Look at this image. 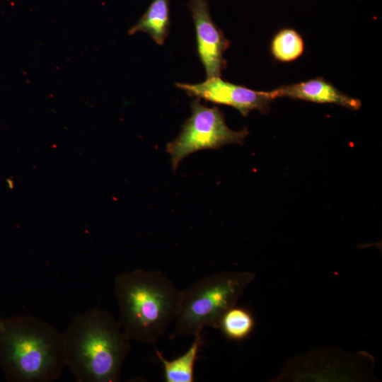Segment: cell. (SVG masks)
<instances>
[{
	"instance_id": "5",
	"label": "cell",
	"mask_w": 382,
	"mask_h": 382,
	"mask_svg": "<svg viewBox=\"0 0 382 382\" xmlns=\"http://www.w3.org/2000/svg\"><path fill=\"white\" fill-rule=\"evenodd\" d=\"M248 134L246 128L231 129L220 109L202 105L196 98L191 103L190 117L183 125L178 137L167 144L166 151L175 170L188 155L203 149H217L231 143L241 144Z\"/></svg>"
},
{
	"instance_id": "9",
	"label": "cell",
	"mask_w": 382,
	"mask_h": 382,
	"mask_svg": "<svg viewBox=\"0 0 382 382\" xmlns=\"http://www.w3.org/2000/svg\"><path fill=\"white\" fill-rule=\"evenodd\" d=\"M170 25V0H153L137 23L129 28L128 34L144 32L156 44L162 45L168 35Z\"/></svg>"
},
{
	"instance_id": "3",
	"label": "cell",
	"mask_w": 382,
	"mask_h": 382,
	"mask_svg": "<svg viewBox=\"0 0 382 382\" xmlns=\"http://www.w3.org/2000/svg\"><path fill=\"white\" fill-rule=\"evenodd\" d=\"M114 290L124 332L130 340L156 346L178 315L181 290L163 272L141 269L119 274Z\"/></svg>"
},
{
	"instance_id": "11",
	"label": "cell",
	"mask_w": 382,
	"mask_h": 382,
	"mask_svg": "<svg viewBox=\"0 0 382 382\" xmlns=\"http://www.w3.org/2000/svg\"><path fill=\"white\" fill-rule=\"evenodd\" d=\"M255 325V320L252 312L245 307L235 305L222 316L218 329L227 340L242 342L249 337Z\"/></svg>"
},
{
	"instance_id": "10",
	"label": "cell",
	"mask_w": 382,
	"mask_h": 382,
	"mask_svg": "<svg viewBox=\"0 0 382 382\" xmlns=\"http://www.w3.org/2000/svg\"><path fill=\"white\" fill-rule=\"evenodd\" d=\"M202 341V334L194 336V340L187 351L182 355L172 360L165 359L158 350L156 351L158 359L163 364L165 381H194L195 364Z\"/></svg>"
},
{
	"instance_id": "1",
	"label": "cell",
	"mask_w": 382,
	"mask_h": 382,
	"mask_svg": "<svg viewBox=\"0 0 382 382\" xmlns=\"http://www.w3.org/2000/svg\"><path fill=\"white\" fill-rule=\"evenodd\" d=\"M66 367L78 382H117L130 350V340L108 311L77 313L63 332Z\"/></svg>"
},
{
	"instance_id": "12",
	"label": "cell",
	"mask_w": 382,
	"mask_h": 382,
	"mask_svg": "<svg viewBox=\"0 0 382 382\" xmlns=\"http://www.w3.org/2000/svg\"><path fill=\"white\" fill-rule=\"evenodd\" d=\"M271 47L276 59L282 62H290L301 55L304 45L297 32L291 29H284L274 37Z\"/></svg>"
},
{
	"instance_id": "6",
	"label": "cell",
	"mask_w": 382,
	"mask_h": 382,
	"mask_svg": "<svg viewBox=\"0 0 382 382\" xmlns=\"http://www.w3.org/2000/svg\"><path fill=\"white\" fill-rule=\"evenodd\" d=\"M175 86L191 97L231 106L245 117L253 110L267 112L273 100L269 91L251 90L224 81L220 76L207 78L206 81L199 83H176Z\"/></svg>"
},
{
	"instance_id": "8",
	"label": "cell",
	"mask_w": 382,
	"mask_h": 382,
	"mask_svg": "<svg viewBox=\"0 0 382 382\" xmlns=\"http://www.w3.org/2000/svg\"><path fill=\"white\" fill-rule=\"evenodd\" d=\"M269 93L273 100L289 97L321 103H334L353 110H357L361 105L359 100L344 94L322 79L282 86Z\"/></svg>"
},
{
	"instance_id": "7",
	"label": "cell",
	"mask_w": 382,
	"mask_h": 382,
	"mask_svg": "<svg viewBox=\"0 0 382 382\" xmlns=\"http://www.w3.org/2000/svg\"><path fill=\"white\" fill-rule=\"evenodd\" d=\"M187 5L195 24L198 57L207 78L221 76L226 66L224 53L230 42L213 21L209 0H189Z\"/></svg>"
},
{
	"instance_id": "2",
	"label": "cell",
	"mask_w": 382,
	"mask_h": 382,
	"mask_svg": "<svg viewBox=\"0 0 382 382\" xmlns=\"http://www.w3.org/2000/svg\"><path fill=\"white\" fill-rule=\"evenodd\" d=\"M0 367L8 381L53 382L66 368L63 332L33 315L4 318Z\"/></svg>"
},
{
	"instance_id": "13",
	"label": "cell",
	"mask_w": 382,
	"mask_h": 382,
	"mask_svg": "<svg viewBox=\"0 0 382 382\" xmlns=\"http://www.w3.org/2000/svg\"><path fill=\"white\" fill-rule=\"evenodd\" d=\"M4 329V323L3 319L0 318V331Z\"/></svg>"
},
{
	"instance_id": "4",
	"label": "cell",
	"mask_w": 382,
	"mask_h": 382,
	"mask_svg": "<svg viewBox=\"0 0 382 382\" xmlns=\"http://www.w3.org/2000/svg\"><path fill=\"white\" fill-rule=\"evenodd\" d=\"M251 272H219L204 277L184 290L171 338L195 336L207 327L218 329L220 319L236 305L255 279Z\"/></svg>"
}]
</instances>
